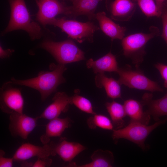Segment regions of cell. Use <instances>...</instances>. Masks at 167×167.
I'll use <instances>...</instances> for the list:
<instances>
[{
	"label": "cell",
	"mask_w": 167,
	"mask_h": 167,
	"mask_svg": "<svg viewBox=\"0 0 167 167\" xmlns=\"http://www.w3.org/2000/svg\"><path fill=\"white\" fill-rule=\"evenodd\" d=\"M71 2H72L75 1L76 0H71Z\"/></svg>",
	"instance_id": "obj_33"
},
{
	"label": "cell",
	"mask_w": 167,
	"mask_h": 167,
	"mask_svg": "<svg viewBox=\"0 0 167 167\" xmlns=\"http://www.w3.org/2000/svg\"><path fill=\"white\" fill-rule=\"evenodd\" d=\"M89 117L87 120L88 126L91 129L97 127L102 129L113 130L114 126L111 120L107 116L95 113Z\"/></svg>",
	"instance_id": "obj_24"
},
{
	"label": "cell",
	"mask_w": 167,
	"mask_h": 167,
	"mask_svg": "<svg viewBox=\"0 0 167 167\" xmlns=\"http://www.w3.org/2000/svg\"><path fill=\"white\" fill-rule=\"evenodd\" d=\"M52 150L50 144H44L42 146L26 143L21 145L13 155L14 161H24L35 156L37 157L49 156L52 155Z\"/></svg>",
	"instance_id": "obj_14"
},
{
	"label": "cell",
	"mask_w": 167,
	"mask_h": 167,
	"mask_svg": "<svg viewBox=\"0 0 167 167\" xmlns=\"http://www.w3.org/2000/svg\"><path fill=\"white\" fill-rule=\"evenodd\" d=\"M119 75L118 80L121 85L130 88L140 90L163 92L158 83L147 77L139 68L132 69L128 66L119 68L116 72Z\"/></svg>",
	"instance_id": "obj_7"
},
{
	"label": "cell",
	"mask_w": 167,
	"mask_h": 167,
	"mask_svg": "<svg viewBox=\"0 0 167 167\" xmlns=\"http://www.w3.org/2000/svg\"><path fill=\"white\" fill-rule=\"evenodd\" d=\"M86 66L88 69H92L96 74L105 72H116L119 67L116 57L111 51L96 60L89 59L86 62Z\"/></svg>",
	"instance_id": "obj_18"
},
{
	"label": "cell",
	"mask_w": 167,
	"mask_h": 167,
	"mask_svg": "<svg viewBox=\"0 0 167 167\" xmlns=\"http://www.w3.org/2000/svg\"><path fill=\"white\" fill-rule=\"evenodd\" d=\"M137 3L142 12L147 17L161 16L154 0H132Z\"/></svg>",
	"instance_id": "obj_25"
},
{
	"label": "cell",
	"mask_w": 167,
	"mask_h": 167,
	"mask_svg": "<svg viewBox=\"0 0 167 167\" xmlns=\"http://www.w3.org/2000/svg\"><path fill=\"white\" fill-rule=\"evenodd\" d=\"M71 98L72 104L81 110L92 115L96 113L93 110L91 102L86 98L76 94Z\"/></svg>",
	"instance_id": "obj_26"
},
{
	"label": "cell",
	"mask_w": 167,
	"mask_h": 167,
	"mask_svg": "<svg viewBox=\"0 0 167 167\" xmlns=\"http://www.w3.org/2000/svg\"><path fill=\"white\" fill-rule=\"evenodd\" d=\"M165 0H155L158 12L161 16L163 3Z\"/></svg>",
	"instance_id": "obj_32"
},
{
	"label": "cell",
	"mask_w": 167,
	"mask_h": 167,
	"mask_svg": "<svg viewBox=\"0 0 167 167\" xmlns=\"http://www.w3.org/2000/svg\"><path fill=\"white\" fill-rule=\"evenodd\" d=\"M141 103L147 106L146 111L156 121L160 120L161 116H167V90L163 97L157 99H153L152 94L146 93L142 97Z\"/></svg>",
	"instance_id": "obj_15"
},
{
	"label": "cell",
	"mask_w": 167,
	"mask_h": 167,
	"mask_svg": "<svg viewBox=\"0 0 167 167\" xmlns=\"http://www.w3.org/2000/svg\"><path fill=\"white\" fill-rule=\"evenodd\" d=\"M108 3L107 9L115 20L129 21L135 11L136 3L132 0H115Z\"/></svg>",
	"instance_id": "obj_13"
},
{
	"label": "cell",
	"mask_w": 167,
	"mask_h": 167,
	"mask_svg": "<svg viewBox=\"0 0 167 167\" xmlns=\"http://www.w3.org/2000/svg\"><path fill=\"white\" fill-rule=\"evenodd\" d=\"M14 52V50L10 49H4L0 45V57L1 59L6 58L10 57Z\"/></svg>",
	"instance_id": "obj_31"
},
{
	"label": "cell",
	"mask_w": 167,
	"mask_h": 167,
	"mask_svg": "<svg viewBox=\"0 0 167 167\" xmlns=\"http://www.w3.org/2000/svg\"><path fill=\"white\" fill-rule=\"evenodd\" d=\"M95 81L96 87L104 88L107 96L112 99L121 98V84L118 80L107 77L104 73L96 74Z\"/></svg>",
	"instance_id": "obj_22"
},
{
	"label": "cell",
	"mask_w": 167,
	"mask_h": 167,
	"mask_svg": "<svg viewBox=\"0 0 167 167\" xmlns=\"http://www.w3.org/2000/svg\"><path fill=\"white\" fill-rule=\"evenodd\" d=\"M167 122V118L159 120L153 124L148 125L140 122L130 121L126 126L113 131L112 137L114 140L120 139L129 140L144 150L146 148L145 141L150 133L159 126Z\"/></svg>",
	"instance_id": "obj_5"
},
{
	"label": "cell",
	"mask_w": 167,
	"mask_h": 167,
	"mask_svg": "<svg viewBox=\"0 0 167 167\" xmlns=\"http://www.w3.org/2000/svg\"><path fill=\"white\" fill-rule=\"evenodd\" d=\"M36 3L38 8L36 20L44 26L49 24L58 15L69 16L70 6H65L58 0H38Z\"/></svg>",
	"instance_id": "obj_9"
},
{
	"label": "cell",
	"mask_w": 167,
	"mask_h": 167,
	"mask_svg": "<svg viewBox=\"0 0 167 167\" xmlns=\"http://www.w3.org/2000/svg\"><path fill=\"white\" fill-rule=\"evenodd\" d=\"M105 106L116 129L122 128L124 125V118L126 114L123 105L114 101L105 103Z\"/></svg>",
	"instance_id": "obj_23"
},
{
	"label": "cell",
	"mask_w": 167,
	"mask_h": 167,
	"mask_svg": "<svg viewBox=\"0 0 167 167\" xmlns=\"http://www.w3.org/2000/svg\"><path fill=\"white\" fill-rule=\"evenodd\" d=\"M149 32L136 33L124 37L121 44L123 54L130 59L136 68H139L146 54L145 50L147 42L154 37L160 35L159 28L155 26L149 28Z\"/></svg>",
	"instance_id": "obj_3"
},
{
	"label": "cell",
	"mask_w": 167,
	"mask_h": 167,
	"mask_svg": "<svg viewBox=\"0 0 167 167\" xmlns=\"http://www.w3.org/2000/svg\"><path fill=\"white\" fill-rule=\"evenodd\" d=\"M92 161L89 163L79 165L75 163L69 164V166L75 167H110L114 163V158L110 151L101 149L95 151L92 154Z\"/></svg>",
	"instance_id": "obj_21"
},
{
	"label": "cell",
	"mask_w": 167,
	"mask_h": 167,
	"mask_svg": "<svg viewBox=\"0 0 167 167\" xmlns=\"http://www.w3.org/2000/svg\"><path fill=\"white\" fill-rule=\"evenodd\" d=\"M49 121L46 126L45 133L40 137L43 144H48L51 137L60 136L64 131L71 126L72 122L68 117L58 118Z\"/></svg>",
	"instance_id": "obj_17"
},
{
	"label": "cell",
	"mask_w": 167,
	"mask_h": 167,
	"mask_svg": "<svg viewBox=\"0 0 167 167\" xmlns=\"http://www.w3.org/2000/svg\"><path fill=\"white\" fill-rule=\"evenodd\" d=\"M5 154L4 151L0 150V167H11L14 161L13 157L11 158H6L3 156Z\"/></svg>",
	"instance_id": "obj_30"
},
{
	"label": "cell",
	"mask_w": 167,
	"mask_h": 167,
	"mask_svg": "<svg viewBox=\"0 0 167 167\" xmlns=\"http://www.w3.org/2000/svg\"><path fill=\"white\" fill-rule=\"evenodd\" d=\"M49 24L58 27L65 32L68 36L81 43L85 41H93L94 32L99 28L92 23H83L75 20L66 19L63 17L54 18Z\"/></svg>",
	"instance_id": "obj_6"
},
{
	"label": "cell",
	"mask_w": 167,
	"mask_h": 167,
	"mask_svg": "<svg viewBox=\"0 0 167 167\" xmlns=\"http://www.w3.org/2000/svg\"><path fill=\"white\" fill-rule=\"evenodd\" d=\"M38 117L32 118L23 113L14 112L10 114L9 130L11 135L19 136L24 139L28 135L37 125Z\"/></svg>",
	"instance_id": "obj_10"
},
{
	"label": "cell",
	"mask_w": 167,
	"mask_h": 167,
	"mask_svg": "<svg viewBox=\"0 0 167 167\" xmlns=\"http://www.w3.org/2000/svg\"><path fill=\"white\" fill-rule=\"evenodd\" d=\"M50 144L52 150V156L58 155L65 162H71L77 155L86 149L81 144L67 140L61 138L58 143L52 142Z\"/></svg>",
	"instance_id": "obj_12"
},
{
	"label": "cell",
	"mask_w": 167,
	"mask_h": 167,
	"mask_svg": "<svg viewBox=\"0 0 167 167\" xmlns=\"http://www.w3.org/2000/svg\"><path fill=\"white\" fill-rule=\"evenodd\" d=\"M52 160L48 156L38 157L37 161L33 164V167H49L52 163Z\"/></svg>",
	"instance_id": "obj_29"
},
{
	"label": "cell",
	"mask_w": 167,
	"mask_h": 167,
	"mask_svg": "<svg viewBox=\"0 0 167 167\" xmlns=\"http://www.w3.org/2000/svg\"><path fill=\"white\" fill-rule=\"evenodd\" d=\"M53 102L38 116L39 118L49 120L58 118L62 113L68 110L70 105H72L71 97L69 96L65 92L56 93L52 99Z\"/></svg>",
	"instance_id": "obj_11"
},
{
	"label": "cell",
	"mask_w": 167,
	"mask_h": 167,
	"mask_svg": "<svg viewBox=\"0 0 167 167\" xmlns=\"http://www.w3.org/2000/svg\"><path fill=\"white\" fill-rule=\"evenodd\" d=\"M11 9L10 19L3 35L10 32L22 30L27 32L31 39H40L42 35L41 28L31 19L24 0H8Z\"/></svg>",
	"instance_id": "obj_2"
},
{
	"label": "cell",
	"mask_w": 167,
	"mask_h": 167,
	"mask_svg": "<svg viewBox=\"0 0 167 167\" xmlns=\"http://www.w3.org/2000/svg\"><path fill=\"white\" fill-rule=\"evenodd\" d=\"M41 48L49 53L59 64H66L84 60V52L70 39L60 42L46 40Z\"/></svg>",
	"instance_id": "obj_4"
},
{
	"label": "cell",
	"mask_w": 167,
	"mask_h": 167,
	"mask_svg": "<svg viewBox=\"0 0 167 167\" xmlns=\"http://www.w3.org/2000/svg\"><path fill=\"white\" fill-rule=\"evenodd\" d=\"M103 0H76L70 6L69 16L76 17L85 15L90 19L96 18L95 11L99 2Z\"/></svg>",
	"instance_id": "obj_20"
},
{
	"label": "cell",
	"mask_w": 167,
	"mask_h": 167,
	"mask_svg": "<svg viewBox=\"0 0 167 167\" xmlns=\"http://www.w3.org/2000/svg\"><path fill=\"white\" fill-rule=\"evenodd\" d=\"M161 16L163 24L161 36L167 45V0H165L163 3Z\"/></svg>",
	"instance_id": "obj_27"
},
{
	"label": "cell",
	"mask_w": 167,
	"mask_h": 167,
	"mask_svg": "<svg viewBox=\"0 0 167 167\" xmlns=\"http://www.w3.org/2000/svg\"><path fill=\"white\" fill-rule=\"evenodd\" d=\"M154 66L158 71L164 80V87L167 88V65L157 63L154 65Z\"/></svg>",
	"instance_id": "obj_28"
},
{
	"label": "cell",
	"mask_w": 167,
	"mask_h": 167,
	"mask_svg": "<svg viewBox=\"0 0 167 167\" xmlns=\"http://www.w3.org/2000/svg\"><path fill=\"white\" fill-rule=\"evenodd\" d=\"M123 105L126 115L131 121L148 125L151 115L147 111H144L142 103L136 100L130 99L124 102Z\"/></svg>",
	"instance_id": "obj_19"
},
{
	"label": "cell",
	"mask_w": 167,
	"mask_h": 167,
	"mask_svg": "<svg viewBox=\"0 0 167 167\" xmlns=\"http://www.w3.org/2000/svg\"><path fill=\"white\" fill-rule=\"evenodd\" d=\"M11 81L2 85L0 92V107L3 112L23 113L24 101L21 89L12 86Z\"/></svg>",
	"instance_id": "obj_8"
},
{
	"label": "cell",
	"mask_w": 167,
	"mask_h": 167,
	"mask_svg": "<svg viewBox=\"0 0 167 167\" xmlns=\"http://www.w3.org/2000/svg\"><path fill=\"white\" fill-rule=\"evenodd\" d=\"M35 1H36V2H37L38 0H35Z\"/></svg>",
	"instance_id": "obj_34"
},
{
	"label": "cell",
	"mask_w": 167,
	"mask_h": 167,
	"mask_svg": "<svg viewBox=\"0 0 167 167\" xmlns=\"http://www.w3.org/2000/svg\"><path fill=\"white\" fill-rule=\"evenodd\" d=\"M96 18L98 20L100 29L112 41L116 39L122 40L126 30V28L120 26L106 15L104 12L97 13Z\"/></svg>",
	"instance_id": "obj_16"
},
{
	"label": "cell",
	"mask_w": 167,
	"mask_h": 167,
	"mask_svg": "<svg viewBox=\"0 0 167 167\" xmlns=\"http://www.w3.org/2000/svg\"><path fill=\"white\" fill-rule=\"evenodd\" d=\"M65 65L54 63L49 66V71H41L37 76L24 80L11 79L13 84L28 87L38 91L42 101H44L52 93L56 91L60 84L66 82L63 73L66 70Z\"/></svg>",
	"instance_id": "obj_1"
}]
</instances>
